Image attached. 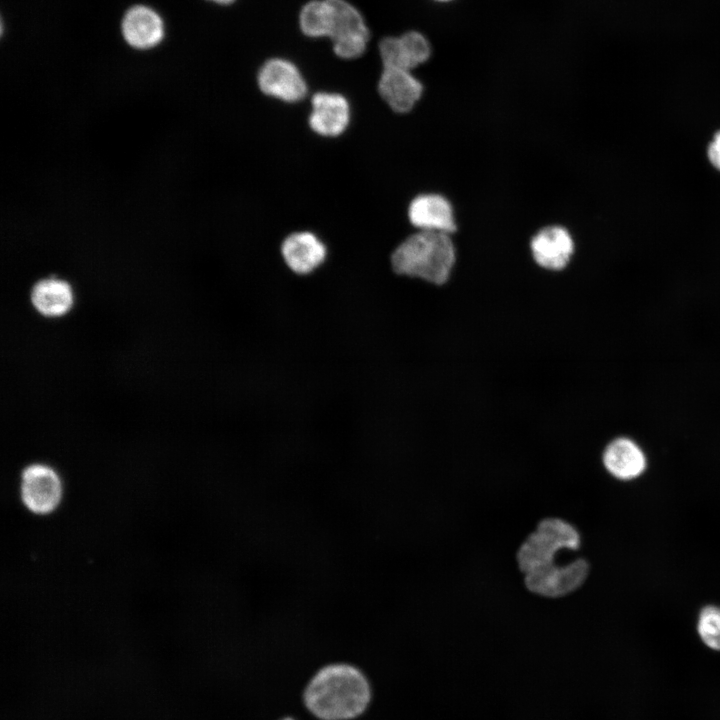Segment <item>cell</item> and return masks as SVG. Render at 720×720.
<instances>
[{"mask_svg":"<svg viewBox=\"0 0 720 720\" xmlns=\"http://www.w3.org/2000/svg\"><path fill=\"white\" fill-rule=\"evenodd\" d=\"M371 692L366 677L348 664H331L320 669L307 684L304 702L321 720H349L363 713Z\"/></svg>","mask_w":720,"mask_h":720,"instance_id":"1","label":"cell"},{"mask_svg":"<svg viewBox=\"0 0 720 720\" xmlns=\"http://www.w3.org/2000/svg\"><path fill=\"white\" fill-rule=\"evenodd\" d=\"M456 258V247L450 234L419 230L395 248L391 264L400 276L443 286L451 278Z\"/></svg>","mask_w":720,"mask_h":720,"instance_id":"2","label":"cell"},{"mask_svg":"<svg viewBox=\"0 0 720 720\" xmlns=\"http://www.w3.org/2000/svg\"><path fill=\"white\" fill-rule=\"evenodd\" d=\"M581 538L577 529L565 520L546 518L540 521L520 546L516 559L520 570L526 574L555 563L556 555L563 549L577 550Z\"/></svg>","mask_w":720,"mask_h":720,"instance_id":"3","label":"cell"},{"mask_svg":"<svg viewBox=\"0 0 720 720\" xmlns=\"http://www.w3.org/2000/svg\"><path fill=\"white\" fill-rule=\"evenodd\" d=\"M331 18L328 37L334 53L343 59L361 56L369 41V29L360 13L346 0H328Z\"/></svg>","mask_w":720,"mask_h":720,"instance_id":"4","label":"cell"},{"mask_svg":"<svg viewBox=\"0 0 720 720\" xmlns=\"http://www.w3.org/2000/svg\"><path fill=\"white\" fill-rule=\"evenodd\" d=\"M589 564L579 558L565 565L552 563L525 574L526 588L549 598L565 596L578 589L589 574Z\"/></svg>","mask_w":720,"mask_h":720,"instance_id":"5","label":"cell"},{"mask_svg":"<svg viewBox=\"0 0 720 720\" xmlns=\"http://www.w3.org/2000/svg\"><path fill=\"white\" fill-rule=\"evenodd\" d=\"M21 498L33 513L52 512L62 497V484L56 471L41 463L28 465L21 474Z\"/></svg>","mask_w":720,"mask_h":720,"instance_id":"6","label":"cell"},{"mask_svg":"<svg viewBox=\"0 0 720 720\" xmlns=\"http://www.w3.org/2000/svg\"><path fill=\"white\" fill-rule=\"evenodd\" d=\"M119 28L124 42L142 51L159 46L166 33L160 13L143 3H135L124 11Z\"/></svg>","mask_w":720,"mask_h":720,"instance_id":"7","label":"cell"},{"mask_svg":"<svg viewBox=\"0 0 720 720\" xmlns=\"http://www.w3.org/2000/svg\"><path fill=\"white\" fill-rule=\"evenodd\" d=\"M257 81L264 94L284 102H298L307 94L304 77L297 66L287 59L267 60L259 69Z\"/></svg>","mask_w":720,"mask_h":720,"instance_id":"8","label":"cell"},{"mask_svg":"<svg viewBox=\"0 0 720 720\" xmlns=\"http://www.w3.org/2000/svg\"><path fill=\"white\" fill-rule=\"evenodd\" d=\"M574 250L572 236L559 225L541 228L530 241L533 261L538 267L549 272L564 270L570 263Z\"/></svg>","mask_w":720,"mask_h":720,"instance_id":"9","label":"cell"},{"mask_svg":"<svg viewBox=\"0 0 720 720\" xmlns=\"http://www.w3.org/2000/svg\"><path fill=\"white\" fill-rule=\"evenodd\" d=\"M431 52L428 39L417 31H409L398 37H385L379 43L384 68L411 71L424 64Z\"/></svg>","mask_w":720,"mask_h":720,"instance_id":"10","label":"cell"},{"mask_svg":"<svg viewBox=\"0 0 720 720\" xmlns=\"http://www.w3.org/2000/svg\"><path fill=\"white\" fill-rule=\"evenodd\" d=\"M408 218L415 228L423 231H437L451 235L457 230L451 203L437 193L416 196L409 204Z\"/></svg>","mask_w":720,"mask_h":720,"instance_id":"11","label":"cell"},{"mask_svg":"<svg viewBox=\"0 0 720 720\" xmlns=\"http://www.w3.org/2000/svg\"><path fill=\"white\" fill-rule=\"evenodd\" d=\"M423 90L422 83L411 71L384 68L378 81L381 98L396 113L410 112L422 97Z\"/></svg>","mask_w":720,"mask_h":720,"instance_id":"12","label":"cell"},{"mask_svg":"<svg viewBox=\"0 0 720 720\" xmlns=\"http://www.w3.org/2000/svg\"><path fill=\"white\" fill-rule=\"evenodd\" d=\"M350 121L347 99L337 93L319 92L312 98L310 128L317 134L335 137L342 134Z\"/></svg>","mask_w":720,"mask_h":720,"instance_id":"13","label":"cell"},{"mask_svg":"<svg viewBox=\"0 0 720 720\" xmlns=\"http://www.w3.org/2000/svg\"><path fill=\"white\" fill-rule=\"evenodd\" d=\"M281 254L291 271L307 275L325 261L327 249L315 234L302 231L292 233L284 239Z\"/></svg>","mask_w":720,"mask_h":720,"instance_id":"14","label":"cell"},{"mask_svg":"<svg viewBox=\"0 0 720 720\" xmlns=\"http://www.w3.org/2000/svg\"><path fill=\"white\" fill-rule=\"evenodd\" d=\"M602 462L607 472L619 480L635 479L647 466L646 456L641 447L627 437H618L610 441L602 453Z\"/></svg>","mask_w":720,"mask_h":720,"instance_id":"15","label":"cell"},{"mask_svg":"<svg viewBox=\"0 0 720 720\" xmlns=\"http://www.w3.org/2000/svg\"><path fill=\"white\" fill-rule=\"evenodd\" d=\"M34 309L44 317H61L70 311L74 296L70 284L57 277L37 281L30 292Z\"/></svg>","mask_w":720,"mask_h":720,"instance_id":"16","label":"cell"},{"mask_svg":"<svg viewBox=\"0 0 720 720\" xmlns=\"http://www.w3.org/2000/svg\"><path fill=\"white\" fill-rule=\"evenodd\" d=\"M331 7L328 0H312L299 14V25L304 35L312 38L328 37Z\"/></svg>","mask_w":720,"mask_h":720,"instance_id":"17","label":"cell"},{"mask_svg":"<svg viewBox=\"0 0 720 720\" xmlns=\"http://www.w3.org/2000/svg\"><path fill=\"white\" fill-rule=\"evenodd\" d=\"M702 641L714 650H720V607L705 606L700 614L697 625Z\"/></svg>","mask_w":720,"mask_h":720,"instance_id":"18","label":"cell"},{"mask_svg":"<svg viewBox=\"0 0 720 720\" xmlns=\"http://www.w3.org/2000/svg\"><path fill=\"white\" fill-rule=\"evenodd\" d=\"M707 158L711 165L720 171V130H718L707 147Z\"/></svg>","mask_w":720,"mask_h":720,"instance_id":"19","label":"cell"},{"mask_svg":"<svg viewBox=\"0 0 720 720\" xmlns=\"http://www.w3.org/2000/svg\"><path fill=\"white\" fill-rule=\"evenodd\" d=\"M207 1L213 2L218 5H229V4L233 3L235 0H207Z\"/></svg>","mask_w":720,"mask_h":720,"instance_id":"20","label":"cell"},{"mask_svg":"<svg viewBox=\"0 0 720 720\" xmlns=\"http://www.w3.org/2000/svg\"><path fill=\"white\" fill-rule=\"evenodd\" d=\"M434 1H437V2H449V1H452V0H434Z\"/></svg>","mask_w":720,"mask_h":720,"instance_id":"21","label":"cell"},{"mask_svg":"<svg viewBox=\"0 0 720 720\" xmlns=\"http://www.w3.org/2000/svg\"><path fill=\"white\" fill-rule=\"evenodd\" d=\"M281 720H294V719L287 717V718H284V719H281Z\"/></svg>","mask_w":720,"mask_h":720,"instance_id":"22","label":"cell"}]
</instances>
